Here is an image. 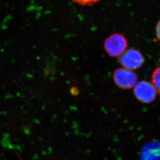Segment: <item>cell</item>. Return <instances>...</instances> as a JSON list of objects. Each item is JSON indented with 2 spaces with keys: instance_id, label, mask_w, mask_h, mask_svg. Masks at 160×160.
<instances>
[{
  "instance_id": "obj_1",
  "label": "cell",
  "mask_w": 160,
  "mask_h": 160,
  "mask_svg": "<svg viewBox=\"0 0 160 160\" xmlns=\"http://www.w3.org/2000/svg\"><path fill=\"white\" fill-rule=\"evenodd\" d=\"M104 47L109 56L112 57H119L127 48V40L122 34H113L105 40Z\"/></svg>"
},
{
  "instance_id": "obj_2",
  "label": "cell",
  "mask_w": 160,
  "mask_h": 160,
  "mask_svg": "<svg viewBox=\"0 0 160 160\" xmlns=\"http://www.w3.org/2000/svg\"><path fill=\"white\" fill-rule=\"evenodd\" d=\"M113 78L115 85L121 89H131L137 83L138 76L136 72L124 68L115 70Z\"/></svg>"
},
{
  "instance_id": "obj_3",
  "label": "cell",
  "mask_w": 160,
  "mask_h": 160,
  "mask_svg": "<svg viewBox=\"0 0 160 160\" xmlns=\"http://www.w3.org/2000/svg\"><path fill=\"white\" fill-rule=\"evenodd\" d=\"M119 61L124 68L134 70L142 66L145 62V59L138 50L130 49L126 50L119 56Z\"/></svg>"
},
{
  "instance_id": "obj_4",
  "label": "cell",
  "mask_w": 160,
  "mask_h": 160,
  "mask_svg": "<svg viewBox=\"0 0 160 160\" xmlns=\"http://www.w3.org/2000/svg\"><path fill=\"white\" fill-rule=\"evenodd\" d=\"M134 93L139 101L148 104L156 99L157 92L152 83L147 81H141L134 87Z\"/></svg>"
},
{
  "instance_id": "obj_5",
  "label": "cell",
  "mask_w": 160,
  "mask_h": 160,
  "mask_svg": "<svg viewBox=\"0 0 160 160\" xmlns=\"http://www.w3.org/2000/svg\"><path fill=\"white\" fill-rule=\"evenodd\" d=\"M151 82L157 93L160 94V67L156 68L151 76Z\"/></svg>"
},
{
  "instance_id": "obj_6",
  "label": "cell",
  "mask_w": 160,
  "mask_h": 160,
  "mask_svg": "<svg viewBox=\"0 0 160 160\" xmlns=\"http://www.w3.org/2000/svg\"><path fill=\"white\" fill-rule=\"evenodd\" d=\"M74 3L82 6H89L100 1L101 0H72Z\"/></svg>"
},
{
  "instance_id": "obj_7",
  "label": "cell",
  "mask_w": 160,
  "mask_h": 160,
  "mask_svg": "<svg viewBox=\"0 0 160 160\" xmlns=\"http://www.w3.org/2000/svg\"><path fill=\"white\" fill-rule=\"evenodd\" d=\"M156 36L157 39L160 41V20L158 21L157 26H156Z\"/></svg>"
}]
</instances>
